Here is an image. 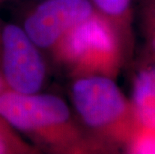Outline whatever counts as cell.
<instances>
[{
	"instance_id": "6da1fadb",
	"label": "cell",
	"mask_w": 155,
	"mask_h": 154,
	"mask_svg": "<svg viewBox=\"0 0 155 154\" xmlns=\"http://www.w3.org/2000/svg\"><path fill=\"white\" fill-rule=\"evenodd\" d=\"M0 116L39 152L87 154L107 152L83 128L71 105L51 93H0Z\"/></svg>"
},
{
	"instance_id": "7a4b0ae2",
	"label": "cell",
	"mask_w": 155,
	"mask_h": 154,
	"mask_svg": "<svg viewBox=\"0 0 155 154\" xmlns=\"http://www.w3.org/2000/svg\"><path fill=\"white\" fill-rule=\"evenodd\" d=\"M69 98L83 128L107 152L124 149L139 125L130 99L113 78L101 75L72 78Z\"/></svg>"
},
{
	"instance_id": "3957f363",
	"label": "cell",
	"mask_w": 155,
	"mask_h": 154,
	"mask_svg": "<svg viewBox=\"0 0 155 154\" xmlns=\"http://www.w3.org/2000/svg\"><path fill=\"white\" fill-rule=\"evenodd\" d=\"M129 42L116 25L95 10L72 28L49 54L70 79L91 75L116 79Z\"/></svg>"
},
{
	"instance_id": "277c9868",
	"label": "cell",
	"mask_w": 155,
	"mask_h": 154,
	"mask_svg": "<svg viewBox=\"0 0 155 154\" xmlns=\"http://www.w3.org/2000/svg\"><path fill=\"white\" fill-rule=\"evenodd\" d=\"M43 53L21 25L0 19V73L7 89L23 94L41 92L48 78Z\"/></svg>"
},
{
	"instance_id": "5b68a950",
	"label": "cell",
	"mask_w": 155,
	"mask_h": 154,
	"mask_svg": "<svg viewBox=\"0 0 155 154\" xmlns=\"http://www.w3.org/2000/svg\"><path fill=\"white\" fill-rule=\"evenodd\" d=\"M94 12L90 0H42L26 13L21 26L42 51L49 53Z\"/></svg>"
},
{
	"instance_id": "8992f818",
	"label": "cell",
	"mask_w": 155,
	"mask_h": 154,
	"mask_svg": "<svg viewBox=\"0 0 155 154\" xmlns=\"http://www.w3.org/2000/svg\"><path fill=\"white\" fill-rule=\"evenodd\" d=\"M130 101L139 125L155 129V79L147 64L134 74Z\"/></svg>"
},
{
	"instance_id": "52a82bcc",
	"label": "cell",
	"mask_w": 155,
	"mask_h": 154,
	"mask_svg": "<svg viewBox=\"0 0 155 154\" xmlns=\"http://www.w3.org/2000/svg\"><path fill=\"white\" fill-rule=\"evenodd\" d=\"M94 9L115 24L131 39L132 0H90Z\"/></svg>"
},
{
	"instance_id": "ba28073f",
	"label": "cell",
	"mask_w": 155,
	"mask_h": 154,
	"mask_svg": "<svg viewBox=\"0 0 155 154\" xmlns=\"http://www.w3.org/2000/svg\"><path fill=\"white\" fill-rule=\"evenodd\" d=\"M35 147L0 116V154H37Z\"/></svg>"
},
{
	"instance_id": "9c48e42d",
	"label": "cell",
	"mask_w": 155,
	"mask_h": 154,
	"mask_svg": "<svg viewBox=\"0 0 155 154\" xmlns=\"http://www.w3.org/2000/svg\"><path fill=\"white\" fill-rule=\"evenodd\" d=\"M124 150L129 153L155 154V129L138 125Z\"/></svg>"
},
{
	"instance_id": "30bf717a",
	"label": "cell",
	"mask_w": 155,
	"mask_h": 154,
	"mask_svg": "<svg viewBox=\"0 0 155 154\" xmlns=\"http://www.w3.org/2000/svg\"><path fill=\"white\" fill-rule=\"evenodd\" d=\"M144 24L152 62H155V0H151L144 11Z\"/></svg>"
},
{
	"instance_id": "8fae6325",
	"label": "cell",
	"mask_w": 155,
	"mask_h": 154,
	"mask_svg": "<svg viewBox=\"0 0 155 154\" xmlns=\"http://www.w3.org/2000/svg\"><path fill=\"white\" fill-rule=\"evenodd\" d=\"M147 65H148V67H149L151 74H152V76L155 79V62H150V63H148Z\"/></svg>"
},
{
	"instance_id": "7c38bea8",
	"label": "cell",
	"mask_w": 155,
	"mask_h": 154,
	"mask_svg": "<svg viewBox=\"0 0 155 154\" xmlns=\"http://www.w3.org/2000/svg\"><path fill=\"white\" fill-rule=\"evenodd\" d=\"M6 88L7 87H6V85L4 83V80H3V78L1 76V73H0V93H1L2 91H4Z\"/></svg>"
},
{
	"instance_id": "4fadbf2b",
	"label": "cell",
	"mask_w": 155,
	"mask_h": 154,
	"mask_svg": "<svg viewBox=\"0 0 155 154\" xmlns=\"http://www.w3.org/2000/svg\"><path fill=\"white\" fill-rule=\"evenodd\" d=\"M32 1H42V0H32Z\"/></svg>"
},
{
	"instance_id": "5bb4252c",
	"label": "cell",
	"mask_w": 155,
	"mask_h": 154,
	"mask_svg": "<svg viewBox=\"0 0 155 154\" xmlns=\"http://www.w3.org/2000/svg\"><path fill=\"white\" fill-rule=\"evenodd\" d=\"M3 1H4V0H0V4H1V3H2Z\"/></svg>"
}]
</instances>
